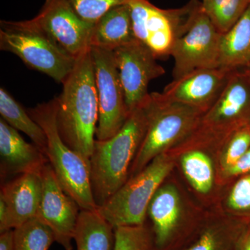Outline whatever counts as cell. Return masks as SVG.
Segmentation results:
<instances>
[{"label":"cell","mask_w":250,"mask_h":250,"mask_svg":"<svg viewBox=\"0 0 250 250\" xmlns=\"http://www.w3.org/2000/svg\"><path fill=\"white\" fill-rule=\"evenodd\" d=\"M59 132L64 142L90 163L99 121L98 90L90 48L77 59L75 67L54 98Z\"/></svg>","instance_id":"1"},{"label":"cell","mask_w":250,"mask_h":250,"mask_svg":"<svg viewBox=\"0 0 250 250\" xmlns=\"http://www.w3.org/2000/svg\"><path fill=\"white\" fill-rule=\"evenodd\" d=\"M146 100L130 113L124 125L114 136L104 141H95L90 158V173L92 190L98 207L113 196L129 179L131 166L147 131Z\"/></svg>","instance_id":"2"},{"label":"cell","mask_w":250,"mask_h":250,"mask_svg":"<svg viewBox=\"0 0 250 250\" xmlns=\"http://www.w3.org/2000/svg\"><path fill=\"white\" fill-rule=\"evenodd\" d=\"M27 111L45 131V155L62 188L77 202L81 210H98L90 182V163L69 147L60 136L54 99Z\"/></svg>","instance_id":"3"},{"label":"cell","mask_w":250,"mask_h":250,"mask_svg":"<svg viewBox=\"0 0 250 250\" xmlns=\"http://www.w3.org/2000/svg\"><path fill=\"white\" fill-rule=\"evenodd\" d=\"M146 108L147 131L131 166L129 177L141 172L171 146L187 139L200 125L204 115L197 108L167 100L161 93L149 94Z\"/></svg>","instance_id":"4"},{"label":"cell","mask_w":250,"mask_h":250,"mask_svg":"<svg viewBox=\"0 0 250 250\" xmlns=\"http://www.w3.org/2000/svg\"><path fill=\"white\" fill-rule=\"evenodd\" d=\"M0 49L19 57L28 67L63 83L77 59L67 53L34 19L1 21Z\"/></svg>","instance_id":"5"},{"label":"cell","mask_w":250,"mask_h":250,"mask_svg":"<svg viewBox=\"0 0 250 250\" xmlns=\"http://www.w3.org/2000/svg\"><path fill=\"white\" fill-rule=\"evenodd\" d=\"M173 167L165 153L128 180L98 212L113 228L146 224L149 203Z\"/></svg>","instance_id":"6"},{"label":"cell","mask_w":250,"mask_h":250,"mask_svg":"<svg viewBox=\"0 0 250 250\" xmlns=\"http://www.w3.org/2000/svg\"><path fill=\"white\" fill-rule=\"evenodd\" d=\"M202 4L198 0H190L178 9H163L149 0H129L136 41L149 49L156 59L170 56L177 38Z\"/></svg>","instance_id":"7"},{"label":"cell","mask_w":250,"mask_h":250,"mask_svg":"<svg viewBox=\"0 0 250 250\" xmlns=\"http://www.w3.org/2000/svg\"><path fill=\"white\" fill-rule=\"evenodd\" d=\"M222 34L206 14L202 4L174 42L173 80L201 69L220 67Z\"/></svg>","instance_id":"8"},{"label":"cell","mask_w":250,"mask_h":250,"mask_svg":"<svg viewBox=\"0 0 250 250\" xmlns=\"http://www.w3.org/2000/svg\"><path fill=\"white\" fill-rule=\"evenodd\" d=\"M98 90L99 121L96 140L110 139L121 129L130 113L113 58V51L90 47Z\"/></svg>","instance_id":"9"},{"label":"cell","mask_w":250,"mask_h":250,"mask_svg":"<svg viewBox=\"0 0 250 250\" xmlns=\"http://www.w3.org/2000/svg\"><path fill=\"white\" fill-rule=\"evenodd\" d=\"M113 58L131 113L148 98L151 81L164 75L165 69L156 62L152 52L136 41L113 51Z\"/></svg>","instance_id":"10"},{"label":"cell","mask_w":250,"mask_h":250,"mask_svg":"<svg viewBox=\"0 0 250 250\" xmlns=\"http://www.w3.org/2000/svg\"><path fill=\"white\" fill-rule=\"evenodd\" d=\"M41 176L42 198L36 218L50 228L55 241L63 249L72 250L80 206L62 188L49 163L41 170Z\"/></svg>","instance_id":"11"},{"label":"cell","mask_w":250,"mask_h":250,"mask_svg":"<svg viewBox=\"0 0 250 250\" xmlns=\"http://www.w3.org/2000/svg\"><path fill=\"white\" fill-rule=\"evenodd\" d=\"M33 19L74 58H79L90 48L94 24L81 18L67 0H45Z\"/></svg>","instance_id":"12"},{"label":"cell","mask_w":250,"mask_h":250,"mask_svg":"<svg viewBox=\"0 0 250 250\" xmlns=\"http://www.w3.org/2000/svg\"><path fill=\"white\" fill-rule=\"evenodd\" d=\"M177 188L161 186L149 203L147 215L152 221L154 250H176L195 228L184 221Z\"/></svg>","instance_id":"13"},{"label":"cell","mask_w":250,"mask_h":250,"mask_svg":"<svg viewBox=\"0 0 250 250\" xmlns=\"http://www.w3.org/2000/svg\"><path fill=\"white\" fill-rule=\"evenodd\" d=\"M201 123L231 132L250 124V73L248 69L231 72L220 96L202 116Z\"/></svg>","instance_id":"14"},{"label":"cell","mask_w":250,"mask_h":250,"mask_svg":"<svg viewBox=\"0 0 250 250\" xmlns=\"http://www.w3.org/2000/svg\"><path fill=\"white\" fill-rule=\"evenodd\" d=\"M42 192L41 172L21 174L1 184L0 232L14 229L36 218Z\"/></svg>","instance_id":"15"},{"label":"cell","mask_w":250,"mask_h":250,"mask_svg":"<svg viewBox=\"0 0 250 250\" xmlns=\"http://www.w3.org/2000/svg\"><path fill=\"white\" fill-rule=\"evenodd\" d=\"M233 71L224 67L195 70L173 80L161 93L170 101L197 108L205 114L220 96Z\"/></svg>","instance_id":"16"},{"label":"cell","mask_w":250,"mask_h":250,"mask_svg":"<svg viewBox=\"0 0 250 250\" xmlns=\"http://www.w3.org/2000/svg\"><path fill=\"white\" fill-rule=\"evenodd\" d=\"M1 179L29 172H41L49 161L45 152L34 143L24 141L17 129L0 119Z\"/></svg>","instance_id":"17"},{"label":"cell","mask_w":250,"mask_h":250,"mask_svg":"<svg viewBox=\"0 0 250 250\" xmlns=\"http://www.w3.org/2000/svg\"><path fill=\"white\" fill-rule=\"evenodd\" d=\"M250 223V219L242 218L197 226L176 250H235L238 238Z\"/></svg>","instance_id":"18"},{"label":"cell","mask_w":250,"mask_h":250,"mask_svg":"<svg viewBox=\"0 0 250 250\" xmlns=\"http://www.w3.org/2000/svg\"><path fill=\"white\" fill-rule=\"evenodd\" d=\"M127 4L116 6L94 24L90 47L113 51L136 41Z\"/></svg>","instance_id":"19"},{"label":"cell","mask_w":250,"mask_h":250,"mask_svg":"<svg viewBox=\"0 0 250 250\" xmlns=\"http://www.w3.org/2000/svg\"><path fill=\"white\" fill-rule=\"evenodd\" d=\"M250 65V5L231 29L222 34L220 65L230 70Z\"/></svg>","instance_id":"20"},{"label":"cell","mask_w":250,"mask_h":250,"mask_svg":"<svg viewBox=\"0 0 250 250\" xmlns=\"http://www.w3.org/2000/svg\"><path fill=\"white\" fill-rule=\"evenodd\" d=\"M114 240V228L98 210H81L74 236L77 250H113Z\"/></svg>","instance_id":"21"},{"label":"cell","mask_w":250,"mask_h":250,"mask_svg":"<svg viewBox=\"0 0 250 250\" xmlns=\"http://www.w3.org/2000/svg\"><path fill=\"white\" fill-rule=\"evenodd\" d=\"M0 114L1 118L18 131L27 135L45 154L47 138L45 131L2 87L0 89Z\"/></svg>","instance_id":"22"},{"label":"cell","mask_w":250,"mask_h":250,"mask_svg":"<svg viewBox=\"0 0 250 250\" xmlns=\"http://www.w3.org/2000/svg\"><path fill=\"white\" fill-rule=\"evenodd\" d=\"M181 162L184 174L197 192L207 193L211 190L214 173L211 160L206 153L198 149L189 151Z\"/></svg>","instance_id":"23"},{"label":"cell","mask_w":250,"mask_h":250,"mask_svg":"<svg viewBox=\"0 0 250 250\" xmlns=\"http://www.w3.org/2000/svg\"><path fill=\"white\" fill-rule=\"evenodd\" d=\"M250 5V0H207L202 3L206 14L222 34L234 25Z\"/></svg>","instance_id":"24"},{"label":"cell","mask_w":250,"mask_h":250,"mask_svg":"<svg viewBox=\"0 0 250 250\" xmlns=\"http://www.w3.org/2000/svg\"><path fill=\"white\" fill-rule=\"evenodd\" d=\"M14 230L15 250H49L56 242L50 228L36 217Z\"/></svg>","instance_id":"25"},{"label":"cell","mask_w":250,"mask_h":250,"mask_svg":"<svg viewBox=\"0 0 250 250\" xmlns=\"http://www.w3.org/2000/svg\"><path fill=\"white\" fill-rule=\"evenodd\" d=\"M113 250H154L151 228L146 224L114 229Z\"/></svg>","instance_id":"26"},{"label":"cell","mask_w":250,"mask_h":250,"mask_svg":"<svg viewBox=\"0 0 250 250\" xmlns=\"http://www.w3.org/2000/svg\"><path fill=\"white\" fill-rule=\"evenodd\" d=\"M81 18L95 24L109 10L129 0H67Z\"/></svg>","instance_id":"27"},{"label":"cell","mask_w":250,"mask_h":250,"mask_svg":"<svg viewBox=\"0 0 250 250\" xmlns=\"http://www.w3.org/2000/svg\"><path fill=\"white\" fill-rule=\"evenodd\" d=\"M250 148V124L235 130L225 141L223 152L224 170L232 166Z\"/></svg>","instance_id":"28"},{"label":"cell","mask_w":250,"mask_h":250,"mask_svg":"<svg viewBox=\"0 0 250 250\" xmlns=\"http://www.w3.org/2000/svg\"><path fill=\"white\" fill-rule=\"evenodd\" d=\"M228 204L231 210L250 220V173L242 176L233 186Z\"/></svg>","instance_id":"29"},{"label":"cell","mask_w":250,"mask_h":250,"mask_svg":"<svg viewBox=\"0 0 250 250\" xmlns=\"http://www.w3.org/2000/svg\"><path fill=\"white\" fill-rule=\"evenodd\" d=\"M229 177H238L250 173V148L235 164L224 170Z\"/></svg>","instance_id":"30"},{"label":"cell","mask_w":250,"mask_h":250,"mask_svg":"<svg viewBox=\"0 0 250 250\" xmlns=\"http://www.w3.org/2000/svg\"><path fill=\"white\" fill-rule=\"evenodd\" d=\"M0 250H15L14 229L0 232Z\"/></svg>","instance_id":"31"},{"label":"cell","mask_w":250,"mask_h":250,"mask_svg":"<svg viewBox=\"0 0 250 250\" xmlns=\"http://www.w3.org/2000/svg\"><path fill=\"white\" fill-rule=\"evenodd\" d=\"M235 250H250V223L238 238Z\"/></svg>","instance_id":"32"},{"label":"cell","mask_w":250,"mask_h":250,"mask_svg":"<svg viewBox=\"0 0 250 250\" xmlns=\"http://www.w3.org/2000/svg\"><path fill=\"white\" fill-rule=\"evenodd\" d=\"M247 69H248V71H249V72L250 73V65H249V66L247 67Z\"/></svg>","instance_id":"33"},{"label":"cell","mask_w":250,"mask_h":250,"mask_svg":"<svg viewBox=\"0 0 250 250\" xmlns=\"http://www.w3.org/2000/svg\"><path fill=\"white\" fill-rule=\"evenodd\" d=\"M207 1V0H202V3H205V1Z\"/></svg>","instance_id":"34"}]
</instances>
